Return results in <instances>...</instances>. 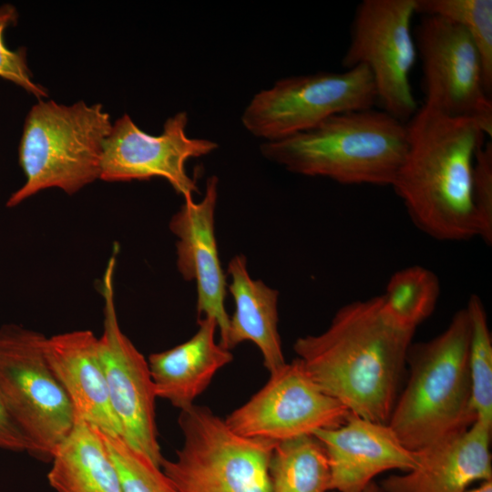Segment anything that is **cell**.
<instances>
[{
    "label": "cell",
    "instance_id": "obj_8",
    "mask_svg": "<svg viewBox=\"0 0 492 492\" xmlns=\"http://www.w3.org/2000/svg\"><path fill=\"white\" fill-rule=\"evenodd\" d=\"M376 103L373 77L365 66L358 65L341 73L281 78L253 96L241 123L254 137L275 141L306 131L333 115L369 109Z\"/></svg>",
    "mask_w": 492,
    "mask_h": 492
},
{
    "label": "cell",
    "instance_id": "obj_24",
    "mask_svg": "<svg viewBox=\"0 0 492 492\" xmlns=\"http://www.w3.org/2000/svg\"><path fill=\"white\" fill-rule=\"evenodd\" d=\"M416 14L437 15L461 26L475 43L482 61L486 87L492 91V1L415 0Z\"/></svg>",
    "mask_w": 492,
    "mask_h": 492
},
{
    "label": "cell",
    "instance_id": "obj_17",
    "mask_svg": "<svg viewBox=\"0 0 492 492\" xmlns=\"http://www.w3.org/2000/svg\"><path fill=\"white\" fill-rule=\"evenodd\" d=\"M492 425L476 420L465 432L418 455L415 468L383 480V492H465L476 481L492 480Z\"/></svg>",
    "mask_w": 492,
    "mask_h": 492
},
{
    "label": "cell",
    "instance_id": "obj_25",
    "mask_svg": "<svg viewBox=\"0 0 492 492\" xmlns=\"http://www.w3.org/2000/svg\"><path fill=\"white\" fill-rule=\"evenodd\" d=\"M99 434L124 492H177L161 467L149 457L128 446L119 436Z\"/></svg>",
    "mask_w": 492,
    "mask_h": 492
},
{
    "label": "cell",
    "instance_id": "obj_2",
    "mask_svg": "<svg viewBox=\"0 0 492 492\" xmlns=\"http://www.w3.org/2000/svg\"><path fill=\"white\" fill-rule=\"evenodd\" d=\"M406 127V153L391 187L411 220L436 240L477 237L472 169L486 134L475 120L449 117L425 104Z\"/></svg>",
    "mask_w": 492,
    "mask_h": 492
},
{
    "label": "cell",
    "instance_id": "obj_9",
    "mask_svg": "<svg viewBox=\"0 0 492 492\" xmlns=\"http://www.w3.org/2000/svg\"><path fill=\"white\" fill-rule=\"evenodd\" d=\"M415 0H364L357 7L346 69L365 66L383 111L405 123L418 109L410 84L417 50L412 34Z\"/></svg>",
    "mask_w": 492,
    "mask_h": 492
},
{
    "label": "cell",
    "instance_id": "obj_22",
    "mask_svg": "<svg viewBox=\"0 0 492 492\" xmlns=\"http://www.w3.org/2000/svg\"><path fill=\"white\" fill-rule=\"evenodd\" d=\"M439 295L440 282L436 273L414 265L395 272L381 296L386 310L396 321L416 329L432 314Z\"/></svg>",
    "mask_w": 492,
    "mask_h": 492
},
{
    "label": "cell",
    "instance_id": "obj_31",
    "mask_svg": "<svg viewBox=\"0 0 492 492\" xmlns=\"http://www.w3.org/2000/svg\"><path fill=\"white\" fill-rule=\"evenodd\" d=\"M329 492H335V491H329Z\"/></svg>",
    "mask_w": 492,
    "mask_h": 492
},
{
    "label": "cell",
    "instance_id": "obj_21",
    "mask_svg": "<svg viewBox=\"0 0 492 492\" xmlns=\"http://www.w3.org/2000/svg\"><path fill=\"white\" fill-rule=\"evenodd\" d=\"M271 492H329L325 449L314 436L276 443L270 462Z\"/></svg>",
    "mask_w": 492,
    "mask_h": 492
},
{
    "label": "cell",
    "instance_id": "obj_5",
    "mask_svg": "<svg viewBox=\"0 0 492 492\" xmlns=\"http://www.w3.org/2000/svg\"><path fill=\"white\" fill-rule=\"evenodd\" d=\"M111 128L100 104L67 106L40 99L26 118L19 144L26 181L6 206H17L50 188L72 195L99 179L103 144Z\"/></svg>",
    "mask_w": 492,
    "mask_h": 492
},
{
    "label": "cell",
    "instance_id": "obj_11",
    "mask_svg": "<svg viewBox=\"0 0 492 492\" xmlns=\"http://www.w3.org/2000/svg\"><path fill=\"white\" fill-rule=\"evenodd\" d=\"M415 46L422 61L425 105L453 118L475 120L492 134V101L482 61L468 33L437 15H422Z\"/></svg>",
    "mask_w": 492,
    "mask_h": 492
},
{
    "label": "cell",
    "instance_id": "obj_3",
    "mask_svg": "<svg viewBox=\"0 0 492 492\" xmlns=\"http://www.w3.org/2000/svg\"><path fill=\"white\" fill-rule=\"evenodd\" d=\"M408 145L406 124L373 108L333 115L261 153L287 170L345 185L392 186Z\"/></svg>",
    "mask_w": 492,
    "mask_h": 492
},
{
    "label": "cell",
    "instance_id": "obj_14",
    "mask_svg": "<svg viewBox=\"0 0 492 492\" xmlns=\"http://www.w3.org/2000/svg\"><path fill=\"white\" fill-rule=\"evenodd\" d=\"M218 184L216 176L208 178L202 200H184L172 216L169 229L178 238V270L184 280L196 282L198 320L215 319L221 344L227 336L230 316L225 309L226 277L214 231Z\"/></svg>",
    "mask_w": 492,
    "mask_h": 492
},
{
    "label": "cell",
    "instance_id": "obj_23",
    "mask_svg": "<svg viewBox=\"0 0 492 492\" xmlns=\"http://www.w3.org/2000/svg\"><path fill=\"white\" fill-rule=\"evenodd\" d=\"M466 310L470 327L467 363L471 403L477 420L492 425V339L487 316L477 294L469 297Z\"/></svg>",
    "mask_w": 492,
    "mask_h": 492
},
{
    "label": "cell",
    "instance_id": "obj_27",
    "mask_svg": "<svg viewBox=\"0 0 492 492\" xmlns=\"http://www.w3.org/2000/svg\"><path fill=\"white\" fill-rule=\"evenodd\" d=\"M18 14L15 6L6 4L0 6V77L15 83L37 98L47 97L46 88L35 83L26 62L25 48L9 49L4 34L9 26L16 24Z\"/></svg>",
    "mask_w": 492,
    "mask_h": 492
},
{
    "label": "cell",
    "instance_id": "obj_10",
    "mask_svg": "<svg viewBox=\"0 0 492 492\" xmlns=\"http://www.w3.org/2000/svg\"><path fill=\"white\" fill-rule=\"evenodd\" d=\"M118 245L113 247L98 289L104 301L103 332L98 350L112 409L120 425V438L160 466L157 398L148 360L122 332L117 315L114 277Z\"/></svg>",
    "mask_w": 492,
    "mask_h": 492
},
{
    "label": "cell",
    "instance_id": "obj_6",
    "mask_svg": "<svg viewBox=\"0 0 492 492\" xmlns=\"http://www.w3.org/2000/svg\"><path fill=\"white\" fill-rule=\"evenodd\" d=\"M183 443L161 469L177 492H271L276 443L245 437L206 406L180 410Z\"/></svg>",
    "mask_w": 492,
    "mask_h": 492
},
{
    "label": "cell",
    "instance_id": "obj_18",
    "mask_svg": "<svg viewBox=\"0 0 492 492\" xmlns=\"http://www.w3.org/2000/svg\"><path fill=\"white\" fill-rule=\"evenodd\" d=\"M198 324L189 340L148 358L157 398L167 400L179 411L195 405L218 371L233 360L231 350L216 342L215 319L203 317Z\"/></svg>",
    "mask_w": 492,
    "mask_h": 492
},
{
    "label": "cell",
    "instance_id": "obj_19",
    "mask_svg": "<svg viewBox=\"0 0 492 492\" xmlns=\"http://www.w3.org/2000/svg\"><path fill=\"white\" fill-rule=\"evenodd\" d=\"M228 274L235 311L230 317L227 336L220 345L231 350L243 342L253 343L271 374L286 363L278 332V291L261 280L251 279L242 254L230 261Z\"/></svg>",
    "mask_w": 492,
    "mask_h": 492
},
{
    "label": "cell",
    "instance_id": "obj_1",
    "mask_svg": "<svg viewBox=\"0 0 492 492\" xmlns=\"http://www.w3.org/2000/svg\"><path fill=\"white\" fill-rule=\"evenodd\" d=\"M415 332L380 295L343 305L326 330L297 338L293 350L320 388L353 415L388 424Z\"/></svg>",
    "mask_w": 492,
    "mask_h": 492
},
{
    "label": "cell",
    "instance_id": "obj_26",
    "mask_svg": "<svg viewBox=\"0 0 492 492\" xmlns=\"http://www.w3.org/2000/svg\"><path fill=\"white\" fill-rule=\"evenodd\" d=\"M472 195L477 221V237L492 242V143L480 145L472 169Z\"/></svg>",
    "mask_w": 492,
    "mask_h": 492
},
{
    "label": "cell",
    "instance_id": "obj_30",
    "mask_svg": "<svg viewBox=\"0 0 492 492\" xmlns=\"http://www.w3.org/2000/svg\"><path fill=\"white\" fill-rule=\"evenodd\" d=\"M364 492H383L382 488L380 487V486H378L377 484L372 482L367 487L366 489L364 490Z\"/></svg>",
    "mask_w": 492,
    "mask_h": 492
},
{
    "label": "cell",
    "instance_id": "obj_7",
    "mask_svg": "<svg viewBox=\"0 0 492 492\" xmlns=\"http://www.w3.org/2000/svg\"><path fill=\"white\" fill-rule=\"evenodd\" d=\"M46 336L24 326H0V392L30 454L52 460L76 425L72 405L46 357Z\"/></svg>",
    "mask_w": 492,
    "mask_h": 492
},
{
    "label": "cell",
    "instance_id": "obj_15",
    "mask_svg": "<svg viewBox=\"0 0 492 492\" xmlns=\"http://www.w3.org/2000/svg\"><path fill=\"white\" fill-rule=\"evenodd\" d=\"M313 436L325 449L330 491L364 492L379 474L406 472L417 465V453L405 447L388 424L352 415L344 424Z\"/></svg>",
    "mask_w": 492,
    "mask_h": 492
},
{
    "label": "cell",
    "instance_id": "obj_16",
    "mask_svg": "<svg viewBox=\"0 0 492 492\" xmlns=\"http://www.w3.org/2000/svg\"><path fill=\"white\" fill-rule=\"evenodd\" d=\"M46 360L72 405L76 422L119 436L120 425L112 409L98 350V338L89 330L46 337Z\"/></svg>",
    "mask_w": 492,
    "mask_h": 492
},
{
    "label": "cell",
    "instance_id": "obj_20",
    "mask_svg": "<svg viewBox=\"0 0 492 492\" xmlns=\"http://www.w3.org/2000/svg\"><path fill=\"white\" fill-rule=\"evenodd\" d=\"M47 474L56 492H124L99 432L77 421L52 457Z\"/></svg>",
    "mask_w": 492,
    "mask_h": 492
},
{
    "label": "cell",
    "instance_id": "obj_12",
    "mask_svg": "<svg viewBox=\"0 0 492 492\" xmlns=\"http://www.w3.org/2000/svg\"><path fill=\"white\" fill-rule=\"evenodd\" d=\"M353 414L323 391L296 358L225 419L236 434L280 443L337 427Z\"/></svg>",
    "mask_w": 492,
    "mask_h": 492
},
{
    "label": "cell",
    "instance_id": "obj_13",
    "mask_svg": "<svg viewBox=\"0 0 492 492\" xmlns=\"http://www.w3.org/2000/svg\"><path fill=\"white\" fill-rule=\"evenodd\" d=\"M188 114L169 118L159 135L140 129L125 114L112 124L104 141L99 179L105 181L166 179L184 200L198 193L196 180L186 171L190 159L206 156L218 149L215 141L187 135Z\"/></svg>",
    "mask_w": 492,
    "mask_h": 492
},
{
    "label": "cell",
    "instance_id": "obj_29",
    "mask_svg": "<svg viewBox=\"0 0 492 492\" xmlns=\"http://www.w3.org/2000/svg\"><path fill=\"white\" fill-rule=\"evenodd\" d=\"M465 492H492V480L483 481L478 487L467 488Z\"/></svg>",
    "mask_w": 492,
    "mask_h": 492
},
{
    "label": "cell",
    "instance_id": "obj_28",
    "mask_svg": "<svg viewBox=\"0 0 492 492\" xmlns=\"http://www.w3.org/2000/svg\"><path fill=\"white\" fill-rule=\"evenodd\" d=\"M0 449L30 453V445L10 415L0 392Z\"/></svg>",
    "mask_w": 492,
    "mask_h": 492
},
{
    "label": "cell",
    "instance_id": "obj_4",
    "mask_svg": "<svg viewBox=\"0 0 492 492\" xmlns=\"http://www.w3.org/2000/svg\"><path fill=\"white\" fill-rule=\"evenodd\" d=\"M469 334L464 308L437 336L410 345L409 378L388 421L409 450L423 451L465 432L476 422L467 363Z\"/></svg>",
    "mask_w": 492,
    "mask_h": 492
}]
</instances>
